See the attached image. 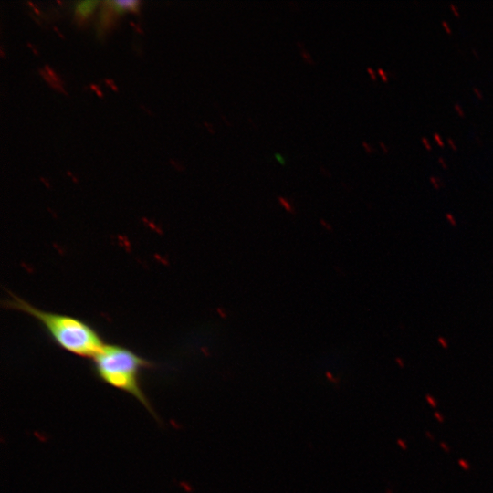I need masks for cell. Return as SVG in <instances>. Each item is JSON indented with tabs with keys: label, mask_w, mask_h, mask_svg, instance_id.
I'll return each instance as SVG.
<instances>
[{
	"label": "cell",
	"mask_w": 493,
	"mask_h": 493,
	"mask_svg": "<svg viewBox=\"0 0 493 493\" xmlns=\"http://www.w3.org/2000/svg\"><path fill=\"white\" fill-rule=\"evenodd\" d=\"M5 306L36 319L62 350L83 358H93L104 346L97 330L86 321L66 314L39 309L9 292Z\"/></svg>",
	"instance_id": "1"
},
{
	"label": "cell",
	"mask_w": 493,
	"mask_h": 493,
	"mask_svg": "<svg viewBox=\"0 0 493 493\" xmlns=\"http://www.w3.org/2000/svg\"><path fill=\"white\" fill-rule=\"evenodd\" d=\"M152 366L150 361L119 344H104L92 358L93 372L98 379L132 395L157 418L140 380L142 371Z\"/></svg>",
	"instance_id": "2"
},
{
	"label": "cell",
	"mask_w": 493,
	"mask_h": 493,
	"mask_svg": "<svg viewBox=\"0 0 493 493\" xmlns=\"http://www.w3.org/2000/svg\"><path fill=\"white\" fill-rule=\"evenodd\" d=\"M99 4V1L91 0L77 2L74 8V16L76 22H78L79 25L85 23L92 15Z\"/></svg>",
	"instance_id": "3"
},
{
	"label": "cell",
	"mask_w": 493,
	"mask_h": 493,
	"mask_svg": "<svg viewBox=\"0 0 493 493\" xmlns=\"http://www.w3.org/2000/svg\"><path fill=\"white\" fill-rule=\"evenodd\" d=\"M104 6L101 9L100 16V30H107L113 21V15H116L107 1L103 3Z\"/></svg>",
	"instance_id": "4"
},
{
	"label": "cell",
	"mask_w": 493,
	"mask_h": 493,
	"mask_svg": "<svg viewBox=\"0 0 493 493\" xmlns=\"http://www.w3.org/2000/svg\"><path fill=\"white\" fill-rule=\"evenodd\" d=\"M115 2L123 11L138 12L139 10L140 2L136 0H116Z\"/></svg>",
	"instance_id": "5"
},
{
	"label": "cell",
	"mask_w": 493,
	"mask_h": 493,
	"mask_svg": "<svg viewBox=\"0 0 493 493\" xmlns=\"http://www.w3.org/2000/svg\"><path fill=\"white\" fill-rule=\"evenodd\" d=\"M300 54H301V57L303 58V59L307 63L311 64V65L315 64V61L311 58L310 54L308 52V50L304 49L302 47L300 48Z\"/></svg>",
	"instance_id": "6"
},
{
	"label": "cell",
	"mask_w": 493,
	"mask_h": 493,
	"mask_svg": "<svg viewBox=\"0 0 493 493\" xmlns=\"http://www.w3.org/2000/svg\"><path fill=\"white\" fill-rule=\"evenodd\" d=\"M362 145L367 153H372L375 151V149L365 141H362Z\"/></svg>",
	"instance_id": "7"
},
{
	"label": "cell",
	"mask_w": 493,
	"mask_h": 493,
	"mask_svg": "<svg viewBox=\"0 0 493 493\" xmlns=\"http://www.w3.org/2000/svg\"><path fill=\"white\" fill-rule=\"evenodd\" d=\"M377 73L379 74V76L382 78L383 81V82H387L388 81V76H387V73L383 69V68H378L377 70Z\"/></svg>",
	"instance_id": "8"
},
{
	"label": "cell",
	"mask_w": 493,
	"mask_h": 493,
	"mask_svg": "<svg viewBox=\"0 0 493 493\" xmlns=\"http://www.w3.org/2000/svg\"><path fill=\"white\" fill-rule=\"evenodd\" d=\"M454 109H455V110L458 113V115H459L460 117H464V116H465V112H464V110H463V109H462V107H461V105H460L459 103H455V104H454Z\"/></svg>",
	"instance_id": "9"
},
{
	"label": "cell",
	"mask_w": 493,
	"mask_h": 493,
	"mask_svg": "<svg viewBox=\"0 0 493 493\" xmlns=\"http://www.w3.org/2000/svg\"><path fill=\"white\" fill-rule=\"evenodd\" d=\"M433 137L440 147H444V142L442 141L441 136L437 132H435L433 134Z\"/></svg>",
	"instance_id": "10"
},
{
	"label": "cell",
	"mask_w": 493,
	"mask_h": 493,
	"mask_svg": "<svg viewBox=\"0 0 493 493\" xmlns=\"http://www.w3.org/2000/svg\"><path fill=\"white\" fill-rule=\"evenodd\" d=\"M366 70H367V72L369 73L370 77H371L373 80H376L377 78H376V73H375V71H374L372 68H370V67H368V68H366Z\"/></svg>",
	"instance_id": "11"
},
{
	"label": "cell",
	"mask_w": 493,
	"mask_h": 493,
	"mask_svg": "<svg viewBox=\"0 0 493 493\" xmlns=\"http://www.w3.org/2000/svg\"><path fill=\"white\" fill-rule=\"evenodd\" d=\"M421 141H422L424 146H425L427 150L430 151V150L432 149L430 143L428 142V141H427V139H426L425 137H422V138H421Z\"/></svg>",
	"instance_id": "12"
},
{
	"label": "cell",
	"mask_w": 493,
	"mask_h": 493,
	"mask_svg": "<svg viewBox=\"0 0 493 493\" xmlns=\"http://www.w3.org/2000/svg\"><path fill=\"white\" fill-rule=\"evenodd\" d=\"M430 181L432 183V184L434 185L435 188H439V184L437 182V178L435 177V176H431L430 177Z\"/></svg>",
	"instance_id": "13"
},
{
	"label": "cell",
	"mask_w": 493,
	"mask_h": 493,
	"mask_svg": "<svg viewBox=\"0 0 493 493\" xmlns=\"http://www.w3.org/2000/svg\"><path fill=\"white\" fill-rule=\"evenodd\" d=\"M438 162H439V163L441 164V166H442L444 169H446V168H447L446 162L445 161V159H444L442 156L438 157Z\"/></svg>",
	"instance_id": "14"
},
{
	"label": "cell",
	"mask_w": 493,
	"mask_h": 493,
	"mask_svg": "<svg viewBox=\"0 0 493 493\" xmlns=\"http://www.w3.org/2000/svg\"><path fill=\"white\" fill-rule=\"evenodd\" d=\"M450 8L454 12V15L458 17L460 16L458 10L456 9V5L454 4H452V3L450 4Z\"/></svg>",
	"instance_id": "15"
},
{
	"label": "cell",
	"mask_w": 493,
	"mask_h": 493,
	"mask_svg": "<svg viewBox=\"0 0 493 493\" xmlns=\"http://www.w3.org/2000/svg\"><path fill=\"white\" fill-rule=\"evenodd\" d=\"M442 25H443L444 28L446 29V31L447 33H451V32H452V30H451L450 26H448V24H447L446 21L443 20V21H442Z\"/></svg>",
	"instance_id": "16"
},
{
	"label": "cell",
	"mask_w": 493,
	"mask_h": 493,
	"mask_svg": "<svg viewBox=\"0 0 493 493\" xmlns=\"http://www.w3.org/2000/svg\"><path fill=\"white\" fill-rule=\"evenodd\" d=\"M447 142H448V144L450 145V147H451L452 149H454V150H456V149H457V147H456V143H455V142L453 141L452 138H448V139H447Z\"/></svg>",
	"instance_id": "17"
},
{
	"label": "cell",
	"mask_w": 493,
	"mask_h": 493,
	"mask_svg": "<svg viewBox=\"0 0 493 493\" xmlns=\"http://www.w3.org/2000/svg\"><path fill=\"white\" fill-rule=\"evenodd\" d=\"M473 91L475 92V94L477 95L478 99H483V95L481 94L480 90L477 87L473 88Z\"/></svg>",
	"instance_id": "18"
},
{
	"label": "cell",
	"mask_w": 493,
	"mask_h": 493,
	"mask_svg": "<svg viewBox=\"0 0 493 493\" xmlns=\"http://www.w3.org/2000/svg\"><path fill=\"white\" fill-rule=\"evenodd\" d=\"M275 157L277 158V160H278L280 163H282V164L285 163V159H284L279 153H276V154H275Z\"/></svg>",
	"instance_id": "19"
},
{
	"label": "cell",
	"mask_w": 493,
	"mask_h": 493,
	"mask_svg": "<svg viewBox=\"0 0 493 493\" xmlns=\"http://www.w3.org/2000/svg\"><path fill=\"white\" fill-rule=\"evenodd\" d=\"M379 144L381 145V148L385 153L389 152L388 147L383 142H379Z\"/></svg>",
	"instance_id": "20"
},
{
	"label": "cell",
	"mask_w": 493,
	"mask_h": 493,
	"mask_svg": "<svg viewBox=\"0 0 493 493\" xmlns=\"http://www.w3.org/2000/svg\"><path fill=\"white\" fill-rule=\"evenodd\" d=\"M427 398H428L429 404H430L433 407H435L436 404L434 403L435 401L433 400V398H431V399H430L429 397H427Z\"/></svg>",
	"instance_id": "21"
},
{
	"label": "cell",
	"mask_w": 493,
	"mask_h": 493,
	"mask_svg": "<svg viewBox=\"0 0 493 493\" xmlns=\"http://www.w3.org/2000/svg\"><path fill=\"white\" fill-rule=\"evenodd\" d=\"M472 51H473L474 55H476V58H478V55H477V50H476V49H472Z\"/></svg>",
	"instance_id": "22"
}]
</instances>
